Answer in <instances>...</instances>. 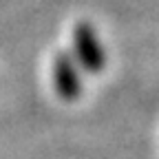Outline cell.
<instances>
[{"label":"cell","mask_w":159,"mask_h":159,"mask_svg":"<svg viewBox=\"0 0 159 159\" xmlns=\"http://www.w3.org/2000/svg\"><path fill=\"white\" fill-rule=\"evenodd\" d=\"M53 84H55L57 95L64 99H75L82 91L77 69L66 53H60L53 62Z\"/></svg>","instance_id":"7a4b0ae2"},{"label":"cell","mask_w":159,"mask_h":159,"mask_svg":"<svg viewBox=\"0 0 159 159\" xmlns=\"http://www.w3.org/2000/svg\"><path fill=\"white\" fill-rule=\"evenodd\" d=\"M73 42H75L77 60L82 62L84 69H89L91 73H97L104 66V51L99 47V40L91 25H77L73 31Z\"/></svg>","instance_id":"6da1fadb"}]
</instances>
